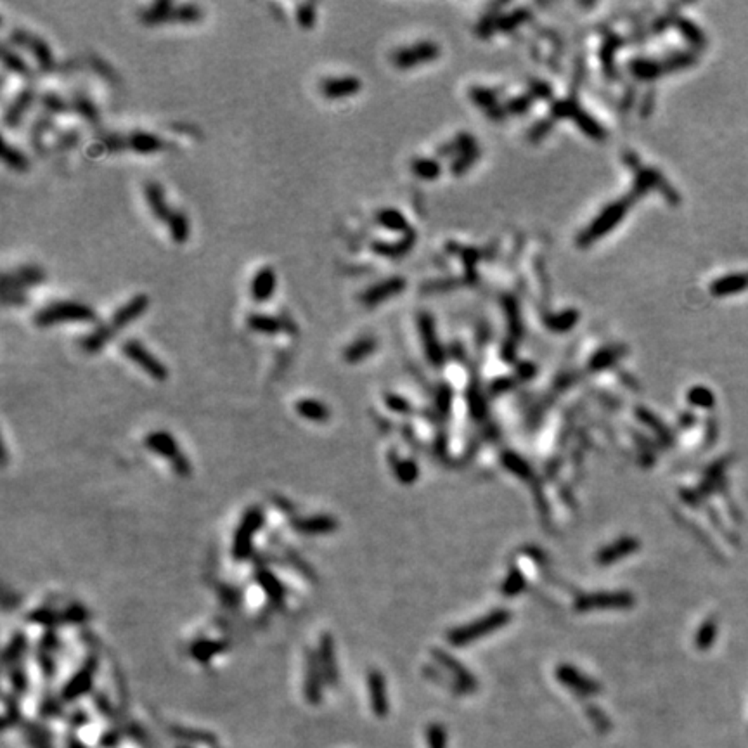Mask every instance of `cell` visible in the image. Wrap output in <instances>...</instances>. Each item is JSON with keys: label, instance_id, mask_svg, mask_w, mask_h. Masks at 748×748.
<instances>
[{"label": "cell", "instance_id": "1", "mask_svg": "<svg viewBox=\"0 0 748 748\" xmlns=\"http://www.w3.org/2000/svg\"><path fill=\"white\" fill-rule=\"evenodd\" d=\"M97 320V314L90 305L73 300L49 303L33 316V323L39 327H52L59 324H92Z\"/></svg>", "mask_w": 748, "mask_h": 748}, {"label": "cell", "instance_id": "2", "mask_svg": "<svg viewBox=\"0 0 748 748\" xmlns=\"http://www.w3.org/2000/svg\"><path fill=\"white\" fill-rule=\"evenodd\" d=\"M264 511L258 506H251L244 511L242 518L236 527L232 537V558L236 562H246L253 553L255 537L264 525Z\"/></svg>", "mask_w": 748, "mask_h": 748}, {"label": "cell", "instance_id": "3", "mask_svg": "<svg viewBox=\"0 0 748 748\" xmlns=\"http://www.w3.org/2000/svg\"><path fill=\"white\" fill-rule=\"evenodd\" d=\"M122 352L128 357V361L134 362L135 365L142 369V371L148 374L151 380L163 381L169 380V367L156 357L155 354L148 350L141 341L137 340H127L122 343Z\"/></svg>", "mask_w": 748, "mask_h": 748}, {"label": "cell", "instance_id": "4", "mask_svg": "<svg viewBox=\"0 0 748 748\" xmlns=\"http://www.w3.org/2000/svg\"><path fill=\"white\" fill-rule=\"evenodd\" d=\"M97 657H94V655L87 657V660L81 664V667L78 669V671L71 675L70 681L63 686V689H61V698H63L64 702H75V700L87 695L92 689V686H94V675L95 672H97Z\"/></svg>", "mask_w": 748, "mask_h": 748}, {"label": "cell", "instance_id": "5", "mask_svg": "<svg viewBox=\"0 0 748 748\" xmlns=\"http://www.w3.org/2000/svg\"><path fill=\"white\" fill-rule=\"evenodd\" d=\"M11 42L16 46H21L23 49L30 50L33 56V59L37 61L39 68L42 71H50L54 66V56L50 46L42 39V37L35 35V33L28 32V30L16 28L11 33Z\"/></svg>", "mask_w": 748, "mask_h": 748}, {"label": "cell", "instance_id": "6", "mask_svg": "<svg viewBox=\"0 0 748 748\" xmlns=\"http://www.w3.org/2000/svg\"><path fill=\"white\" fill-rule=\"evenodd\" d=\"M324 675L320 671L317 651L312 648L305 650V679H303V696L310 705H319L323 702Z\"/></svg>", "mask_w": 748, "mask_h": 748}, {"label": "cell", "instance_id": "7", "mask_svg": "<svg viewBox=\"0 0 748 748\" xmlns=\"http://www.w3.org/2000/svg\"><path fill=\"white\" fill-rule=\"evenodd\" d=\"M149 303H151V300H149V296L146 295V293H137V295L132 296L127 303H123L122 307H118V309L115 310L111 319L108 320V326L111 327L115 333L118 329L131 326L132 323H135V320L149 309Z\"/></svg>", "mask_w": 748, "mask_h": 748}, {"label": "cell", "instance_id": "8", "mask_svg": "<svg viewBox=\"0 0 748 748\" xmlns=\"http://www.w3.org/2000/svg\"><path fill=\"white\" fill-rule=\"evenodd\" d=\"M508 618H510V615L504 613V611H495V613L488 615L487 618L478 620L473 626L454 631V633L450 634V641H452L454 644H466L470 643V641L478 640L481 634L492 633V631L497 629V627L504 626V622H506Z\"/></svg>", "mask_w": 748, "mask_h": 748}, {"label": "cell", "instance_id": "9", "mask_svg": "<svg viewBox=\"0 0 748 748\" xmlns=\"http://www.w3.org/2000/svg\"><path fill=\"white\" fill-rule=\"evenodd\" d=\"M246 326L253 333L267 334V336H276L279 333L295 334L296 326L293 323H286L281 317L271 316L264 312H251L246 316Z\"/></svg>", "mask_w": 748, "mask_h": 748}, {"label": "cell", "instance_id": "10", "mask_svg": "<svg viewBox=\"0 0 748 748\" xmlns=\"http://www.w3.org/2000/svg\"><path fill=\"white\" fill-rule=\"evenodd\" d=\"M317 658H319L320 671H323L324 681L329 686H336L340 679V669H338L336 658V644L331 634L324 633L320 636L319 644H317Z\"/></svg>", "mask_w": 748, "mask_h": 748}, {"label": "cell", "instance_id": "11", "mask_svg": "<svg viewBox=\"0 0 748 748\" xmlns=\"http://www.w3.org/2000/svg\"><path fill=\"white\" fill-rule=\"evenodd\" d=\"M291 528L302 535H326L338 528L336 518L329 515H314V517H295L289 521Z\"/></svg>", "mask_w": 748, "mask_h": 748}, {"label": "cell", "instance_id": "12", "mask_svg": "<svg viewBox=\"0 0 748 748\" xmlns=\"http://www.w3.org/2000/svg\"><path fill=\"white\" fill-rule=\"evenodd\" d=\"M367 693H369V703H371L372 713L378 717H387L388 712H390V703H388L387 684H385V678L381 672H378V671L369 672Z\"/></svg>", "mask_w": 748, "mask_h": 748}, {"label": "cell", "instance_id": "13", "mask_svg": "<svg viewBox=\"0 0 748 748\" xmlns=\"http://www.w3.org/2000/svg\"><path fill=\"white\" fill-rule=\"evenodd\" d=\"M276 285H278V278H276V272L271 265H264V267L258 269L255 272L253 279H251V285H249V295L253 298V302L264 303L269 302L272 298L276 291Z\"/></svg>", "mask_w": 748, "mask_h": 748}, {"label": "cell", "instance_id": "14", "mask_svg": "<svg viewBox=\"0 0 748 748\" xmlns=\"http://www.w3.org/2000/svg\"><path fill=\"white\" fill-rule=\"evenodd\" d=\"M144 198H146V203H148V208H149V211H151L153 217H155L156 220L166 224V220H169L170 215H172L173 208L170 207L169 201H166L165 191H163L162 184L155 182V180H149V182H146L144 184Z\"/></svg>", "mask_w": 748, "mask_h": 748}, {"label": "cell", "instance_id": "15", "mask_svg": "<svg viewBox=\"0 0 748 748\" xmlns=\"http://www.w3.org/2000/svg\"><path fill=\"white\" fill-rule=\"evenodd\" d=\"M362 88V81L358 78L347 75V77H329L320 81V92L327 99H343L348 95L357 94Z\"/></svg>", "mask_w": 748, "mask_h": 748}, {"label": "cell", "instance_id": "16", "mask_svg": "<svg viewBox=\"0 0 748 748\" xmlns=\"http://www.w3.org/2000/svg\"><path fill=\"white\" fill-rule=\"evenodd\" d=\"M144 445H146V449L158 454V456H162L163 459L169 461L170 464H172L173 461L179 459V457L184 454L182 450L179 449V445H177V440L173 439L169 432L149 433V435L144 439Z\"/></svg>", "mask_w": 748, "mask_h": 748}, {"label": "cell", "instance_id": "17", "mask_svg": "<svg viewBox=\"0 0 748 748\" xmlns=\"http://www.w3.org/2000/svg\"><path fill=\"white\" fill-rule=\"evenodd\" d=\"M255 580H257V584L260 586V589L267 594V600L271 601L274 606H282V604H285L286 589L276 573H272L271 570L267 568H258L257 572H255Z\"/></svg>", "mask_w": 748, "mask_h": 748}, {"label": "cell", "instance_id": "18", "mask_svg": "<svg viewBox=\"0 0 748 748\" xmlns=\"http://www.w3.org/2000/svg\"><path fill=\"white\" fill-rule=\"evenodd\" d=\"M125 144L128 149H132L137 155H153V153H158L163 149V139L156 134H149V132L135 131L131 132L128 135H125Z\"/></svg>", "mask_w": 748, "mask_h": 748}, {"label": "cell", "instance_id": "19", "mask_svg": "<svg viewBox=\"0 0 748 748\" xmlns=\"http://www.w3.org/2000/svg\"><path fill=\"white\" fill-rule=\"evenodd\" d=\"M33 99H35V92H33V88H28V87L23 88V90L19 92L15 99H12L11 104L8 106L6 115H4V122L8 127H11V128L19 127V123H21L23 116H25V113L28 111V108L32 106Z\"/></svg>", "mask_w": 748, "mask_h": 748}, {"label": "cell", "instance_id": "20", "mask_svg": "<svg viewBox=\"0 0 748 748\" xmlns=\"http://www.w3.org/2000/svg\"><path fill=\"white\" fill-rule=\"evenodd\" d=\"M558 679L566 686V688L573 689L577 693H582V695H597L600 693V684L594 682L593 679L586 678L580 672H577L572 667H562L558 671Z\"/></svg>", "mask_w": 748, "mask_h": 748}, {"label": "cell", "instance_id": "21", "mask_svg": "<svg viewBox=\"0 0 748 748\" xmlns=\"http://www.w3.org/2000/svg\"><path fill=\"white\" fill-rule=\"evenodd\" d=\"M229 648V643L224 640H200L191 646V657L200 664H208L213 660L217 655L225 653Z\"/></svg>", "mask_w": 748, "mask_h": 748}, {"label": "cell", "instance_id": "22", "mask_svg": "<svg viewBox=\"0 0 748 748\" xmlns=\"http://www.w3.org/2000/svg\"><path fill=\"white\" fill-rule=\"evenodd\" d=\"M295 411L298 412L300 418L312 423H327L331 418L327 405L316 399H300L295 404Z\"/></svg>", "mask_w": 748, "mask_h": 748}, {"label": "cell", "instance_id": "23", "mask_svg": "<svg viewBox=\"0 0 748 748\" xmlns=\"http://www.w3.org/2000/svg\"><path fill=\"white\" fill-rule=\"evenodd\" d=\"M712 293L716 296H727L734 293H741L743 289H748V272H738V274H729L726 278L717 279L710 286Z\"/></svg>", "mask_w": 748, "mask_h": 748}, {"label": "cell", "instance_id": "24", "mask_svg": "<svg viewBox=\"0 0 748 748\" xmlns=\"http://www.w3.org/2000/svg\"><path fill=\"white\" fill-rule=\"evenodd\" d=\"M115 331L108 326V323L101 324V326L95 327L92 333H88L84 340L80 341V348L85 354H97L102 348L108 345V341H111L115 338Z\"/></svg>", "mask_w": 748, "mask_h": 748}, {"label": "cell", "instance_id": "25", "mask_svg": "<svg viewBox=\"0 0 748 748\" xmlns=\"http://www.w3.org/2000/svg\"><path fill=\"white\" fill-rule=\"evenodd\" d=\"M376 350V340L371 336H362L352 341L343 350V361L348 364H357Z\"/></svg>", "mask_w": 748, "mask_h": 748}, {"label": "cell", "instance_id": "26", "mask_svg": "<svg viewBox=\"0 0 748 748\" xmlns=\"http://www.w3.org/2000/svg\"><path fill=\"white\" fill-rule=\"evenodd\" d=\"M26 650H28V637H26L25 633H16L8 643V646L4 648L2 664L8 669L19 665V660H21Z\"/></svg>", "mask_w": 748, "mask_h": 748}, {"label": "cell", "instance_id": "27", "mask_svg": "<svg viewBox=\"0 0 748 748\" xmlns=\"http://www.w3.org/2000/svg\"><path fill=\"white\" fill-rule=\"evenodd\" d=\"M203 19V9L198 4H180L173 6L170 12L166 15L165 23H182V25H193L200 23Z\"/></svg>", "mask_w": 748, "mask_h": 748}, {"label": "cell", "instance_id": "28", "mask_svg": "<svg viewBox=\"0 0 748 748\" xmlns=\"http://www.w3.org/2000/svg\"><path fill=\"white\" fill-rule=\"evenodd\" d=\"M26 620L35 624V626L47 627V629H52L57 626H64V617L63 610H54V608H37V610L30 611L26 615Z\"/></svg>", "mask_w": 748, "mask_h": 748}, {"label": "cell", "instance_id": "29", "mask_svg": "<svg viewBox=\"0 0 748 748\" xmlns=\"http://www.w3.org/2000/svg\"><path fill=\"white\" fill-rule=\"evenodd\" d=\"M401 286H402V282L399 281V279H390V281L380 282V285L372 286V288H369L367 291L362 293L361 300L369 307L376 305L378 302H381V300L388 298V296H392L394 293H397L399 289H401Z\"/></svg>", "mask_w": 748, "mask_h": 748}, {"label": "cell", "instance_id": "30", "mask_svg": "<svg viewBox=\"0 0 748 748\" xmlns=\"http://www.w3.org/2000/svg\"><path fill=\"white\" fill-rule=\"evenodd\" d=\"M173 6L175 4H173L172 0H158V2L151 4L149 8L142 9L141 15H139V19H141V23H144V25L148 26L163 25L166 19V15H169Z\"/></svg>", "mask_w": 748, "mask_h": 748}, {"label": "cell", "instance_id": "31", "mask_svg": "<svg viewBox=\"0 0 748 748\" xmlns=\"http://www.w3.org/2000/svg\"><path fill=\"white\" fill-rule=\"evenodd\" d=\"M166 227L170 231V238L175 244H184L189 239V218L182 210H173L166 220Z\"/></svg>", "mask_w": 748, "mask_h": 748}, {"label": "cell", "instance_id": "32", "mask_svg": "<svg viewBox=\"0 0 748 748\" xmlns=\"http://www.w3.org/2000/svg\"><path fill=\"white\" fill-rule=\"evenodd\" d=\"M170 734L179 738V740L186 741V743L208 745V747L217 745V738H215L211 733H207V731H198V729H191V727H182V726H172L170 727Z\"/></svg>", "mask_w": 748, "mask_h": 748}, {"label": "cell", "instance_id": "33", "mask_svg": "<svg viewBox=\"0 0 748 748\" xmlns=\"http://www.w3.org/2000/svg\"><path fill=\"white\" fill-rule=\"evenodd\" d=\"M2 64L6 66V70L19 75V77H23V78L32 77V70H30V66L26 64V61L23 59L16 50H12L8 44L2 46Z\"/></svg>", "mask_w": 748, "mask_h": 748}, {"label": "cell", "instance_id": "34", "mask_svg": "<svg viewBox=\"0 0 748 748\" xmlns=\"http://www.w3.org/2000/svg\"><path fill=\"white\" fill-rule=\"evenodd\" d=\"M2 162L6 163V165L9 166L11 170H15V172H26L30 166L28 163V158L25 156V153L21 151V149L15 148V146H11L9 142H6L4 144V149H2Z\"/></svg>", "mask_w": 748, "mask_h": 748}, {"label": "cell", "instance_id": "35", "mask_svg": "<svg viewBox=\"0 0 748 748\" xmlns=\"http://www.w3.org/2000/svg\"><path fill=\"white\" fill-rule=\"evenodd\" d=\"M71 106H73L75 111H77L81 118L87 119V122H90V123L99 122L97 108H95L94 102H92L85 94H75L73 101H71Z\"/></svg>", "mask_w": 748, "mask_h": 748}, {"label": "cell", "instance_id": "36", "mask_svg": "<svg viewBox=\"0 0 748 748\" xmlns=\"http://www.w3.org/2000/svg\"><path fill=\"white\" fill-rule=\"evenodd\" d=\"M296 23L302 30H312L317 19V6L314 2H302L296 6Z\"/></svg>", "mask_w": 748, "mask_h": 748}, {"label": "cell", "instance_id": "37", "mask_svg": "<svg viewBox=\"0 0 748 748\" xmlns=\"http://www.w3.org/2000/svg\"><path fill=\"white\" fill-rule=\"evenodd\" d=\"M63 615L64 626H81V624H87L88 618H90V611H88L84 604L78 603H73L64 608Z\"/></svg>", "mask_w": 748, "mask_h": 748}, {"label": "cell", "instance_id": "38", "mask_svg": "<svg viewBox=\"0 0 748 748\" xmlns=\"http://www.w3.org/2000/svg\"><path fill=\"white\" fill-rule=\"evenodd\" d=\"M286 558H288V562L291 563V566L296 570V572L300 573V575L305 577V579H309V580H312V582H316V580H317L316 572H314L312 566H310L309 563H307L305 559H303L302 556H300L298 553L295 551V549H286Z\"/></svg>", "mask_w": 748, "mask_h": 748}, {"label": "cell", "instance_id": "39", "mask_svg": "<svg viewBox=\"0 0 748 748\" xmlns=\"http://www.w3.org/2000/svg\"><path fill=\"white\" fill-rule=\"evenodd\" d=\"M636 542L634 541H629V539H624V541L617 542V544L610 546V548H606L603 551V556H601V562L603 563H610V562H615V559L622 558V556H626V555H622V549L624 551H634L636 549Z\"/></svg>", "mask_w": 748, "mask_h": 748}, {"label": "cell", "instance_id": "40", "mask_svg": "<svg viewBox=\"0 0 748 748\" xmlns=\"http://www.w3.org/2000/svg\"><path fill=\"white\" fill-rule=\"evenodd\" d=\"M426 743L428 748H447L445 727L440 724H430L426 727Z\"/></svg>", "mask_w": 748, "mask_h": 748}, {"label": "cell", "instance_id": "41", "mask_svg": "<svg viewBox=\"0 0 748 748\" xmlns=\"http://www.w3.org/2000/svg\"><path fill=\"white\" fill-rule=\"evenodd\" d=\"M4 705H6V712H4V729H9L11 726H15L16 722H19V719H21V710H19V705H18V700L15 698V696H9L6 695L4 696Z\"/></svg>", "mask_w": 748, "mask_h": 748}, {"label": "cell", "instance_id": "42", "mask_svg": "<svg viewBox=\"0 0 748 748\" xmlns=\"http://www.w3.org/2000/svg\"><path fill=\"white\" fill-rule=\"evenodd\" d=\"M9 682H11L15 693L21 695L28 689V674H26L25 669L21 665H15V667L9 669Z\"/></svg>", "mask_w": 748, "mask_h": 748}, {"label": "cell", "instance_id": "43", "mask_svg": "<svg viewBox=\"0 0 748 748\" xmlns=\"http://www.w3.org/2000/svg\"><path fill=\"white\" fill-rule=\"evenodd\" d=\"M37 662H39L40 671H42V674L46 675V678H52V675L56 674V660H54L50 651H46L40 648V650L37 651Z\"/></svg>", "mask_w": 748, "mask_h": 748}, {"label": "cell", "instance_id": "44", "mask_svg": "<svg viewBox=\"0 0 748 748\" xmlns=\"http://www.w3.org/2000/svg\"><path fill=\"white\" fill-rule=\"evenodd\" d=\"M42 106L49 113H63V111H66V102H64V99L61 97V95L52 94V92H47V94H44Z\"/></svg>", "mask_w": 748, "mask_h": 748}, {"label": "cell", "instance_id": "45", "mask_svg": "<svg viewBox=\"0 0 748 748\" xmlns=\"http://www.w3.org/2000/svg\"><path fill=\"white\" fill-rule=\"evenodd\" d=\"M689 401H691V404L700 405V407H712L713 395L707 388H693L691 394H689Z\"/></svg>", "mask_w": 748, "mask_h": 748}, {"label": "cell", "instance_id": "46", "mask_svg": "<svg viewBox=\"0 0 748 748\" xmlns=\"http://www.w3.org/2000/svg\"><path fill=\"white\" fill-rule=\"evenodd\" d=\"M378 220L381 222V224L385 225V227L388 229H401L402 227V217L397 213V211L394 210H383L380 211V215H378Z\"/></svg>", "mask_w": 748, "mask_h": 748}, {"label": "cell", "instance_id": "47", "mask_svg": "<svg viewBox=\"0 0 748 748\" xmlns=\"http://www.w3.org/2000/svg\"><path fill=\"white\" fill-rule=\"evenodd\" d=\"M587 713H589L591 720H593V724H594V726H596L600 731H608V729H611L610 719H608V717L604 716V713L601 712L600 709H596V707H591V709H587Z\"/></svg>", "mask_w": 748, "mask_h": 748}, {"label": "cell", "instance_id": "48", "mask_svg": "<svg viewBox=\"0 0 748 748\" xmlns=\"http://www.w3.org/2000/svg\"><path fill=\"white\" fill-rule=\"evenodd\" d=\"M713 636H716V626H713V622H705V626H703L702 631L698 633V646H709L713 641Z\"/></svg>", "mask_w": 748, "mask_h": 748}, {"label": "cell", "instance_id": "49", "mask_svg": "<svg viewBox=\"0 0 748 748\" xmlns=\"http://www.w3.org/2000/svg\"><path fill=\"white\" fill-rule=\"evenodd\" d=\"M57 646H59V640H57L56 633H54L52 629H47L46 634L42 636V640H40V648L46 651H50V653H54V651L57 650Z\"/></svg>", "mask_w": 748, "mask_h": 748}, {"label": "cell", "instance_id": "50", "mask_svg": "<svg viewBox=\"0 0 748 748\" xmlns=\"http://www.w3.org/2000/svg\"><path fill=\"white\" fill-rule=\"evenodd\" d=\"M40 712H42L44 716H49V717L50 716H57V713H61V707H59V703L56 702V700L49 698V700H46V702L42 703V705H40Z\"/></svg>", "mask_w": 748, "mask_h": 748}, {"label": "cell", "instance_id": "51", "mask_svg": "<svg viewBox=\"0 0 748 748\" xmlns=\"http://www.w3.org/2000/svg\"><path fill=\"white\" fill-rule=\"evenodd\" d=\"M119 736L116 731H108V733H104V736H102L101 743L106 745V747H111V745H116L118 743Z\"/></svg>", "mask_w": 748, "mask_h": 748}, {"label": "cell", "instance_id": "52", "mask_svg": "<svg viewBox=\"0 0 748 748\" xmlns=\"http://www.w3.org/2000/svg\"><path fill=\"white\" fill-rule=\"evenodd\" d=\"M70 747H71V748H85V747H81V745H80V743H78V741H75V740H73V741H71V743H70Z\"/></svg>", "mask_w": 748, "mask_h": 748}]
</instances>
